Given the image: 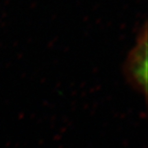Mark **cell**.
<instances>
[{"label":"cell","mask_w":148,"mask_h":148,"mask_svg":"<svg viewBox=\"0 0 148 148\" xmlns=\"http://www.w3.org/2000/svg\"><path fill=\"white\" fill-rule=\"evenodd\" d=\"M127 75L136 86L147 91V23L138 36L135 48L129 54L127 64Z\"/></svg>","instance_id":"6da1fadb"}]
</instances>
